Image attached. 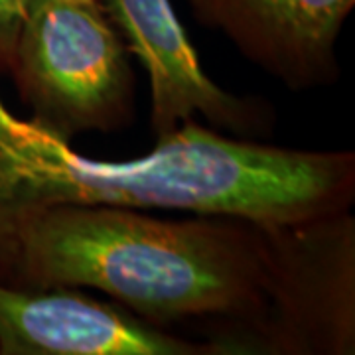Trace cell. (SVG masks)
<instances>
[{
	"label": "cell",
	"instance_id": "1",
	"mask_svg": "<svg viewBox=\"0 0 355 355\" xmlns=\"http://www.w3.org/2000/svg\"><path fill=\"white\" fill-rule=\"evenodd\" d=\"M355 154L239 139L191 119L132 160H97L71 148L0 95V284L14 235L58 205H125L257 223H296L352 209Z\"/></svg>",
	"mask_w": 355,
	"mask_h": 355
},
{
	"label": "cell",
	"instance_id": "2",
	"mask_svg": "<svg viewBox=\"0 0 355 355\" xmlns=\"http://www.w3.org/2000/svg\"><path fill=\"white\" fill-rule=\"evenodd\" d=\"M268 223L160 217L125 205H58L14 235L6 286L95 288L158 328L198 322L216 355L259 316L270 272Z\"/></svg>",
	"mask_w": 355,
	"mask_h": 355
},
{
	"label": "cell",
	"instance_id": "3",
	"mask_svg": "<svg viewBox=\"0 0 355 355\" xmlns=\"http://www.w3.org/2000/svg\"><path fill=\"white\" fill-rule=\"evenodd\" d=\"M8 76L30 121L73 142L135 121L132 55L99 0H32Z\"/></svg>",
	"mask_w": 355,
	"mask_h": 355
},
{
	"label": "cell",
	"instance_id": "4",
	"mask_svg": "<svg viewBox=\"0 0 355 355\" xmlns=\"http://www.w3.org/2000/svg\"><path fill=\"white\" fill-rule=\"evenodd\" d=\"M270 272L259 316L227 355L355 354L352 209L266 225Z\"/></svg>",
	"mask_w": 355,
	"mask_h": 355
},
{
	"label": "cell",
	"instance_id": "5",
	"mask_svg": "<svg viewBox=\"0 0 355 355\" xmlns=\"http://www.w3.org/2000/svg\"><path fill=\"white\" fill-rule=\"evenodd\" d=\"M150 83V128L164 139L200 114L231 137L266 140L275 109L261 97L235 95L205 73L170 0H99Z\"/></svg>",
	"mask_w": 355,
	"mask_h": 355
},
{
	"label": "cell",
	"instance_id": "6",
	"mask_svg": "<svg viewBox=\"0 0 355 355\" xmlns=\"http://www.w3.org/2000/svg\"><path fill=\"white\" fill-rule=\"evenodd\" d=\"M0 355H216L77 286L0 284Z\"/></svg>",
	"mask_w": 355,
	"mask_h": 355
},
{
	"label": "cell",
	"instance_id": "7",
	"mask_svg": "<svg viewBox=\"0 0 355 355\" xmlns=\"http://www.w3.org/2000/svg\"><path fill=\"white\" fill-rule=\"evenodd\" d=\"M196 20L216 30L291 91L340 77L338 40L355 0H188Z\"/></svg>",
	"mask_w": 355,
	"mask_h": 355
},
{
	"label": "cell",
	"instance_id": "8",
	"mask_svg": "<svg viewBox=\"0 0 355 355\" xmlns=\"http://www.w3.org/2000/svg\"><path fill=\"white\" fill-rule=\"evenodd\" d=\"M32 0H0V73L10 71L14 44Z\"/></svg>",
	"mask_w": 355,
	"mask_h": 355
}]
</instances>
